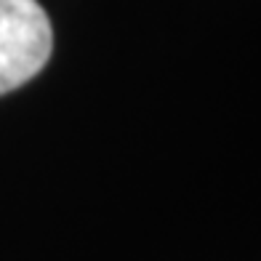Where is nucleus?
Here are the masks:
<instances>
[{
  "label": "nucleus",
  "mask_w": 261,
  "mask_h": 261,
  "mask_svg": "<svg viewBox=\"0 0 261 261\" xmlns=\"http://www.w3.org/2000/svg\"><path fill=\"white\" fill-rule=\"evenodd\" d=\"M51 48V21L38 0H0V96L38 75Z\"/></svg>",
  "instance_id": "f257e3e1"
}]
</instances>
